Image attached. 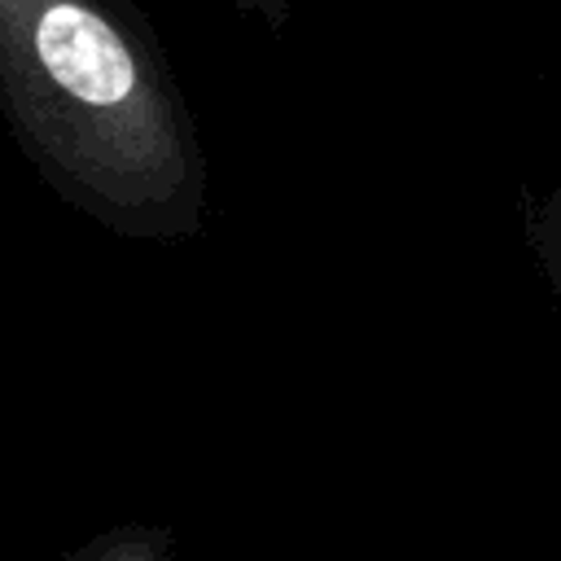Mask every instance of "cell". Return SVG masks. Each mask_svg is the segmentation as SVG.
I'll return each mask as SVG.
<instances>
[{
	"label": "cell",
	"instance_id": "277c9868",
	"mask_svg": "<svg viewBox=\"0 0 561 561\" xmlns=\"http://www.w3.org/2000/svg\"><path fill=\"white\" fill-rule=\"evenodd\" d=\"M232 9L250 22H259L267 35H280L294 18V0H232Z\"/></svg>",
	"mask_w": 561,
	"mask_h": 561
},
{
	"label": "cell",
	"instance_id": "3957f363",
	"mask_svg": "<svg viewBox=\"0 0 561 561\" xmlns=\"http://www.w3.org/2000/svg\"><path fill=\"white\" fill-rule=\"evenodd\" d=\"M530 237H535L543 263H548L552 276H557V289H561V188L548 193V197L530 210Z\"/></svg>",
	"mask_w": 561,
	"mask_h": 561
},
{
	"label": "cell",
	"instance_id": "6da1fadb",
	"mask_svg": "<svg viewBox=\"0 0 561 561\" xmlns=\"http://www.w3.org/2000/svg\"><path fill=\"white\" fill-rule=\"evenodd\" d=\"M0 118L39 180L136 241L206 215V153L136 0H0Z\"/></svg>",
	"mask_w": 561,
	"mask_h": 561
},
{
	"label": "cell",
	"instance_id": "7a4b0ae2",
	"mask_svg": "<svg viewBox=\"0 0 561 561\" xmlns=\"http://www.w3.org/2000/svg\"><path fill=\"white\" fill-rule=\"evenodd\" d=\"M167 530L158 526H114L83 548H75L66 561H167Z\"/></svg>",
	"mask_w": 561,
	"mask_h": 561
}]
</instances>
